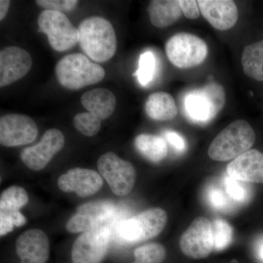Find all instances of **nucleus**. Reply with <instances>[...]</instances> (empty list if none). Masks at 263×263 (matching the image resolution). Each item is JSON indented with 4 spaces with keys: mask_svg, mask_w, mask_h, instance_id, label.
<instances>
[{
    "mask_svg": "<svg viewBox=\"0 0 263 263\" xmlns=\"http://www.w3.org/2000/svg\"><path fill=\"white\" fill-rule=\"evenodd\" d=\"M110 238L106 226L85 232L72 246V263H101L108 252Z\"/></svg>",
    "mask_w": 263,
    "mask_h": 263,
    "instance_id": "obj_9",
    "label": "nucleus"
},
{
    "mask_svg": "<svg viewBox=\"0 0 263 263\" xmlns=\"http://www.w3.org/2000/svg\"><path fill=\"white\" fill-rule=\"evenodd\" d=\"M179 6L185 17L189 19H196L200 16V11L199 9L197 1L194 0H180Z\"/></svg>",
    "mask_w": 263,
    "mask_h": 263,
    "instance_id": "obj_32",
    "label": "nucleus"
},
{
    "mask_svg": "<svg viewBox=\"0 0 263 263\" xmlns=\"http://www.w3.org/2000/svg\"><path fill=\"white\" fill-rule=\"evenodd\" d=\"M257 257L263 262V240L259 242L257 248Z\"/></svg>",
    "mask_w": 263,
    "mask_h": 263,
    "instance_id": "obj_35",
    "label": "nucleus"
},
{
    "mask_svg": "<svg viewBox=\"0 0 263 263\" xmlns=\"http://www.w3.org/2000/svg\"><path fill=\"white\" fill-rule=\"evenodd\" d=\"M37 23L39 32L48 36V43L55 51H67L79 43V29L64 13L44 10L38 17Z\"/></svg>",
    "mask_w": 263,
    "mask_h": 263,
    "instance_id": "obj_7",
    "label": "nucleus"
},
{
    "mask_svg": "<svg viewBox=\"0 0 263 263\" xmlns=\"http://www.w3.org/2000/svg\"><path fill=\"white\" fill-rule=\"evenodd\" d=\"M214 249L221 251L226 249L233 240V228L228 221L215 219L212 223Z\"/></svg>",
    "mask_w": 263,
    "mask_h": 263,
    "instance_id": "obj_26",
    "label": "nucleus"
},
{
    "mask_svg": "<svg viewBox=\"0 0 263 263\" xmlns=\"http://www.w3.org/2000/svg\"><path fill=\"white\" fill-rule=\"evenodd\" d=\"M63 133L57 129H48L35 146L27 147L21 152V159L29 169L41 171L65 146Z\"/></svg>",
    "mask_w": 263,
    "mask_h": 263,
    "instance_id": "obj_13",
    "label": "nucleus"
},
{
    "mask_svg": "<svg viewBox=\"0 0 263 263\" xmlns=\"http://www.w3.org/2000/svg\"><path fill=\"white\" fill-rule=\"evenodd\" d=\"M256 141L253 128L243 119L235 121L218 134L208 150L209 157L216 161H229L250 150Z\"/></svg>",
    "mask_w": 263,
    "mask_h": 263,
    "instance_id": "obj_2",
    "label": "nucleus"
},
{
    "mask_svg": "<svg viewBox=\"0 0 263 263\" xmlns=\"http://www.w3.org/2000/svg\"><path fill=\"white\" fill-rule=\"evenodd\" d=\"M38 135L37 124L27 116L6 114L0 119V143L6 147L32 143Z\"/></svg>",
    "mask_w": 263,
    "mask_h": 263,
    "instance_id": "obj_12",
    "label": "nucleus"
},
{
    "mask_svg": "<svg viewBox=\"0 0 263 263\" xmlns=\"http://www.w3.org/2000/svg\"><path fill=\"white\" fill-rule=\"evenodd\" d=\"M226 103V91L223 86L210 83L188 92L183 100V107L190 120L203 124L212 121L224 108Z\"/></svg>",
    "mask_w": 263,
    "mask_h": 263,
    "instance_id": "obj_4",
    "label": "nucleus"
},
{
    "mask_svg": "<svg viewBox=\"0 0 263 263\" xmlns=\"http://www.w3.org/2000/svg\"><path fill=\"white\" fill-rule=\"evenodd\" d=\"M167 220V214L162 209H148L122 221L118 228V233L122 239L129 243L143 241L160 234Z\"/></svg>",
    "mask_w": 263,
    "mask_h": 263,
    "instance_id": "obj_6",
    "label": "nucleus"
},
{
    "mask_svg": "<svg viewBox=\"0 0 263 263\" xmlns=\"http://www.w3.org/2000/svg\"><path fill=\"white\" fill-rule=\"evenodd\" d=\"M81 103L89 113L105 120L114 114L117 99L110 90L98 88L85 92L81 97Z\"/></svg>",
    "mask_w": 263,
    "mask_h": 263,
    "instance_id": "obj_20",
    "label": "nucleus"
},
{
    "mask_svg": "<svg viewBox=\"0 0 263 263\" xmlns=\"http://www.w3.org/2000/svg\"><path fill=\"white\" fill-rule=\"evenodd\" d=\"M157 70V60L152 51H147L142 53L138 62V69L135 75L138 82L143 86H148L155 79Z\"/></svg>",
    "mask_w": 263,
    "mask_h": 263,
    "instance_id": "obj_25",
    "label": "nucleus"
},
{
    "mask_svg": "<svg viewBox=\"0 0 263 263\" xmlns=\"http://www.w3.org/2000/svg\"><path fill=\"white\" fill-rule=\"evenodd\" d=\"M165 249L159 243L141 246L134 252L136 261L133 263H162L165 257Z\"/></svg>",
    "mask_w": 263,
    "mask_h": 263,
    "instance_id": "obj_27",
    "label": "nucleus"
},
{
    "mask_svg": "<svg viewBox=\"0 0 263 263\" xmlns=\"http://www.w3.org/2000/svg\"><path fill=\"white\" fill-rule=\"evenodd\" d=\"M10 1L9 0H1L0 1V20H3L8 13Z\"/></svg>",
    "mask_w": 263,
    "mask_h": 263,
    "instance_id": "obj_34",
    "label": "nucleus"
},
{
    "mask_svg": "<svg viewBox=\"0 0 263 263\" xmlns=\"http://www.w3.org/2000/svg\"><path fill=\"white\" fill-rule=\"evenodd\" d=\"M145 111L153 120L165 122L176 117L178 108L172 95L158 91L148 96L145 104Z\"/></svg>",
    "mask_w": 263,
    "mask_h": 263,
    "instance_id": "obj_22",
    "label": "nucleus"
},
{
    "mask_svg": "<svg viewBox=\"0 0 263 263\" xmlns=\"http://www.w3.org/2000/svg\"><path fill=\"white\" fill-rule=\"evenodd\" d=\"M32 66L30 54L16 46H8L0 51V86L2 88L20 80Z\"/></svg>",
    "mask_w": 263,
    "mask_h": 263,
    "instance_id": "obj_15",
    "label": "nucleus"
},
{
    "mask_svg": "<svg viewBox=\"0 0 263 263\" xmlns=\"http://www.w3.org/2000/svg\"><path fill=\"white\" fill-rule=\"evenodd\" d=\"M230 177L243 182L263 183V153L251 149L228 164Z\"/></svg>",
    "mask_w": 263,
    "mask_h": 263,
    "instance_id": "obj_19",
    "label": "nucleus"
},
{
    "mask_svg": "<svg viewBox=\"0 0 263 263\" xmlns=\"http://www.w3.org/2000/svg\"><path fill=\"white\" fill-rule=\"evenodd\" d=\"M116 212L114 203L108 200L90 202L81 205L66 224L70 233L87 232L103 226Z\"/></svg>",
    "mask_w": 263,
    "mask_h": 263,
    "instance_id": "obj_11",
    "label": "nucleus"
},
{
    "mask_svg": "<svg viewBox=\"0 0 263 263\" xmlns=\"http://www.w3.org/2000/svg\"><path fill=\"white\" fill-rule=\"evenodd\" d=\"M98 167L115 195L125 196L133 190L136 173L130 162L122 160L113 152H108L99 158Z\"/></svg>",
    "mask_w": 263,
    "mask_h": 263,
    "instance_id": "obj_8",
    "label": "nucleus"
},
{
    "mask_svg": "<svg viewBox=\"0 0 263 263\" xmlns=\"http://www.w3.org/2000/svg\"><path fill=\"white\" fill-rule=\"evenodd\" d=\"M241 64L246 75L254 80L263 81V40L245 46Z\"/></svg>",
    "mask_w": 263,
    "mask_h": 263,
    "instance_id": "obj_24",
    "label": "nucleus"
},
{
    "mask_svg": "<svg viewBox=\"0 0 263 263\" xmlns=\"http://www.w3.org/2000/svg\"><path fill=\"white\" fill-rule=\"evenodd\" d=\"M135 146L141 155L154 163L164 160L168 152L165 140L155 135H139L135 140Z\"/></svg>",
    "mask_w": 263,
    "mask_h": 263,
    "instance_id": "obj_23",
    "label": "nucleus"
},
{
    "mask_svg": "<svg viewBox=\"0 0 263 263\" xmlns=\"http://www.w3.org/2000/svg\"><path fill=\"white\" fill-rule=\"evenodd\" d=\"M55 73L62 86L67 89L78 90L103 81L105 71L84 54L73 53L60 60L55 67Z\"/></svg>",
    "mask_w": 263,
    "mask_h": 263,
    "instance_id": "obj_3",
    "label": "nucleus"
},
{
    "mask_svg": "<svg viewBox=\"0 0 263 263\" xmlns=\"http://www.w3.org/2000/svg\"><path fill=\"white\" fill-rule=\"evenodd\" d=\"M183 253L193 259L209 257L214 250L212 223L205 217L197 218L181 235Z\"/></svg>",
    "mask_w": 263,
    "mask_h": 263,
    "instance_id": "obj_10",
    "label": "nucleus"
},
{
    "mask_svg": "<svg viewBox=\"0 0 263 263\" xmlns=\"http://www.w3.org/2000/svg\"><path fill=\"white\" fill-rule=\"evenodd\" d=\"M165 52L173 65L180 69H188L202 64L206 58L209 48L201 38L181 32L167 41Z\"/></svg>",
    "mask_w": 263,
    "mask_h": 263,
    "instance_id": "obj_5",
    "label": "nucleus"
},
{
    "mask_svg": "<svg viewBox=\"0 0 263 263\" xmlns=\"http://www.w3.org/2000/svg\"><path fill=\"white\" fill-rule=\"evenodd\" d=\"M166 141L178 152L186 150V142L181 135L175 131H167L164 133Z\"/></svg>",
    "mask_w": 263,
    "mask_h": 263,
    "instance_id": "obj_33",
    "label": "nucleus"
},
{
    "mask_svg": "<svg viewBox=\"0 0 263 263\" xmlns=\"http://www.w3.org/2000/svg\"><path fill=\"white\" fill-rule=\"evenodd\" d=\"M152 24L157 28H165L177 22L181 15L179 1L153 0L147 8Z\"/></svg>",
    "mask_w": 263,
    "mask_h": 263,
    "instance_id": "obj_21",
    "label": "nucleus"
},
{
    "mask_svg": "<svg viewBox=\"0 0 263 263\" xmlns=\"http://www.w3.org/2000/svg\"><path fill=\"white\" fill-rule=\"evenodd\" d=\"M28 194L20 186L7 189L0 197V235L1 236L13 231L14 227H22L27 222V218L20 209L28 202Z\"/></svg>",
    "mask_w": 263,
    "mask_h": 263,
    "instance_id": "obj_14",
    "label": "nucleus"
},
{
    "mask_svg": "<svg viewBox=\"0 0 263 263\" xmlns=\"http://www.w3.org/2000/svg\"><path fill=\"white\" fill-rule=\"evenodd\" d=\"M36 3L46 10L67 13L72 11L79 3L77 0H37Z\"/></svg>",
    "mask_w": 263,
    "mask_h": 263,
    "instance_id": "obj_31",
    "label": "nucleus"
},
{
    "mask_svg": "<svg viewBox=\"0 0 263 263\" xmlns=\"http://www.w3.org/2000/svg\"><path fill=\"white\" fill-rule=\"evenodd\" d=\"M231 263H238V262L236 260V259H232Z\"/></svg>",
    "mask_w": 263,
    "mask_h": 263,
    "instance_id": "obj_36",
    "label": "nucleus"
},
{
    "mask_svg": "<svg viewBox=\"0 0 263 263\" xmlns=\"http://www.w3.org/2000/svg\"><path fill=\"white\" fill-rule=\"evenodd\" d=\"M79 44L86 56L93 61H108L117 51V41L113 26L106 19L91 16L79 27Z\"/></svg>",
    "mask_w": 263,
    "mask_h": 263,
    "instance_id": "obj_1",
    "label": "nucleus"
},
{
    "mask_svg": "<svg viewBox=\"0 0 263 263\" xmlns=\"http://www.w3.org/2000/svg\"><path fill=\"white\" fill-rule=\"evenodd\" d=\"M101 119L95 114L86 113L78 114L74 117V127L85 136L91 137L98 134L101 127Z\"/></svg>",
    "mask_w": 263,
    "mask_h": 263,
    "instance_id": "obj_28",
    "label": "nucleus"
},
{
    "mask_svg": "<svg viewBox=\"0 0 263 263\" xmlns=\"http://www.w3.org/2000/svg\"><path fill=\"white\" fill-rule=\"evenodd\" d=\"M20 263H46L49 258V241L41 230H29L18 237L15 243Z\"/></svg>",
    "mask_w": 263,
    "mask_h": 263,
    "instance_id": "obj_17",
    "label": "nucleus"
},
{
    "mask_svg": "<svg viewBox=\"0 0 263 263\" xmlns=\"http://www.w3.org/2000/svg\"><path fill=\"white\" fill-rule=\"evenodd\" d=\"M197 5L204 18L218 30H228L238 21V8L231 0H199Z\"/></svg>",
    "mask_w": 263,
    "mask_h": 263,
    "instance_id": "obj_18",
    "label": "nucleus"
},
{
    "mask_svg": "<svg viewBox=\"0 0 263 263\" xmlns=\"http://www.w3.org/2000/svg\"><path fill=\"white\" fill-rule=\"evenodd\" d=\"M207 200L211 206L216 210L226 211L229 209V197L226 192L223 191L218 186H212L208 190Z\"/></svg>",
    "mask_w": 263,
    "mask_h": 263,
    "instance_id": "obj_30",
    "label": "nucleus"
},
{
    "mask_svg": "<svg viewBox=\"0 0 263 263\" xmlns=\"http://www.w3.org/2000/svg\"><path fill=\"white\" fill-rule=\"evenodd\" d=\"M224 187L227 195L233 201L242 203L248 197V191L245 182L233 179L229 175L224 179Z\"/></svg>",
    "mask_w": 263,
    "mask_h": 263,
    "instance_id": "obj_29",
    "label": "nucleus"
},
{
    "mask_svg": "<svg viewBox=\"0 0 263 263\" xmlns=\"http://www.w3.org/2000/svg\"><path fill=\"white\" fill-rule=\"evenodd\" d=\"M57 184L65 193H76L84 197L98 193L103 186V181L96 171L76 167L62 175Z\"/></svg>",
    "mask_w": 263,
    "mask_h": 263,
    "instance_id": "obj_16",
    "label": "nucleus"
}]
</instances>
